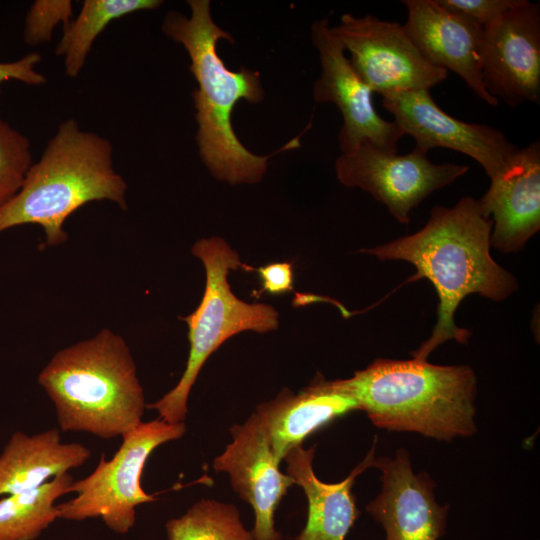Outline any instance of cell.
Masks as SVG:
<instances>
[{"mask_svg":"<svg viewBox=\"0 0 540 540\" xmlns=\"http://www.w3.org/2000/svg\"><path fill=\"white\" fill-rule=\"evenodd\" d=\"M492 225L479 200L467 196L451 208L434 206L418 232L360 250L380 261L413 264L417 274L411 280L426 278L436 289L438 320L431 336L410 353L414 359L427 360L432 351L450 339L468 342L471 332L454 321V313L466 296L478 294L498 302L517 289L514 276L490 255Z\"/></svg>","mask_w":540,"mask_h":540,"instance_id":"6da1fadb","label":"cell"},{"mask_svg":"<svg viewBox=\"0 0 540 540\" xmlns=\"http://www.w3.org/2000/svg\"><path fill=\"white\" fill-rule=\"evenodd\" d=\"M187 4L190 17L169 11L161 28L190 57V71L197 82L192 95L200 158L220 181L233 185L259 182L270 157L298 148L301 134L266 156L253 154L240 142L232 127V111L241 99L250 103L263 101L260 74L244 67L239 71L228 69L216 48L220 39L233 42L231 34L214 22L209 0H189Z\"/></svg>","mask_w":540,"mask_h":540,"instance_id":"7a4b0ae2","label":"cell"},{"mask_svg":"<svg viewBox=\"0 0 540 540\" xmlns=\"http://www.w3.org/2000/svg\"><path fill=\"white\" fill-rule=\"evenodd\" d=\"M371 422L439 441L473 435L477 378L468 365L378 358L353 377L334 380Z\"/></svg>","mask_w":540,"mask_h":540,"instance_id":"3957f363","label":"cell"},{"mask_svg":"<svg viewBox=\"0 0 540 540\" xmlns=\"http://www.w3.org/2000/svg\"><path fill=\"white\" fill-rule=\"evenodd\" d=\"M126 189L125 180L114 170L110 141L67 119L30 166L18 193L0 208V233L38 224L46 245L62 244L68 238L63 224L72 213L101 200L126 210Z\"/></svg>","mask_w":540,"mask_h":540,"instance_id":"277c9868","label":"cell"},{"mask_svg":"<svg viewBox=\"0 0 540 540\" xmlns=\"http://www.w3.org/2000/svg\"><path fill=\"white\" fill-rule=\"evenodd\" d=\"M37 381L62 432L122 436L142 422L147 406L128 345L107 328L55 353Z\"/></svg>","mask_w":540,"mask_h":540,"instance_id":"5b68a950","label":"cell"},{"mask_svg":"<svg viewBox=\"0 0 540 540\" xmlns=\"http://www.w3.org/2000/svg\"><path fill=\"white\" fill-rule=\"evenodd\" d=\"M206 272L200 305L180 319L188 326L189 355L178 383L163 397L146 407L168 423L184 422L187 402L198 374L209 358L228 338L242 331L267 333L278 327V312L264 303L249 304L234 295L227 281L230 270L243 268L239 254L219 237L202 238L192 247Z\"/></svg>","mask_w":540,"mask_h":540,"instance_id":"8992f818","label":"cell"},{"mask_svg":"<svg viewBox=\"0 0 540 540\" xmlns=\"http://www.w3.org/2000/svg\"><path fill=\"white\" fill-rule=\"evenodd\" d=\"M186 432L184 422L161 419L140 422L122 435V443L111 459L102 454L88 476L73 481L76 496L58 504L59 518L82 521L100 518L118 534H126L135 524L136 508L156 501L141 485L144 466L160 445L180 439Z\"/></svg>","mask_w":540,"mask_h":540,"instance_id":"52a82bcc","label":"cell"},{"mask_svg":"<svg viewBox=\"0 0 540 540\" xmlns=\"http://www.w3.org/2000/svg\"><path fill=\"white\" fill-rule=\"evenodd\" d=\"M469 166L431 162L427 152L416 147L398 155L363 142L335 161L338 180L358 187L384 204L400 223L408 224L410 212L432 192L464 175Z\"/></svg>","mask_w":540,"mask_h":540,"instance_id":"ba28073f","label":"cell"},{"mask_svg":"<svg viewBox=\"0 0 540 540\" xmlns=\"http://www.w3.org/2000/svg\"><path fill=\"white\" fill-rule=\"evenodd\" d=\"M332 31L372 92L430 91L447 77L448 71L429 63L397 22L346 13Z\"/></svg>","mask_w":540,"mask_h":540,"instance_id":"9c48e42d","label":"cell"},{"mask_svg":"<svg viewBox=\"0 0 540 540\" xmlns=\"http://www.w3.org/2000/svg\"><path fill=\"white\" fill-rule=\"evenodd\" d=\"M311 38L321 64V75L313 85L316 102H331L340 110L343 124L338 142L342 153L353 151L363 142L390 153L404 133L394 121L376 111L372 90L361 79L345 55V48L327 19L316 20Z\"/></svg>","mask_w":540,"mask_h":540,"instance_id":"30bf717a","label":"cell"},{"mask_svg":"<svg viewBox=\"0 0 540 540\" xmlns=\"http://www.w3.org/2000/svg\"><path fill=\"white\" fill-rule=\"evenodd\" d=\"M482 79L508 106L540 102V5L527 0L484 27Z\"/></svg>","mask_w":540,"mask_h":540,"instance_id":"8fae6325","label":"cell"},{"mask_svg":"<svg viewBox=\"0 0 540 540\" xmlns=\"http://www.w3.org/2000/svg\"><path fill=\"white\" fill-rule=\"evenodd\" d=\"M382 105L404 135L415 139L416 147L426 152L436 147L461 152L477 161L490 178L503 170L518 149L498 129L447 114L429 90L385 94Z\"/></svg>","mask_w":540,"mask_h":540,"instance_id":"7c38bea8","label":"cell"},{"mask_svg":"<svg viewBox=\"0 0 540 540\" xmlns=\"http://www.w3.org/2000/svg\"><path fill=\"white\" fill-rule=\"evenodd\" d=\"M232 441L213 461L225 472L238 496L253 509L254 540H282L275 528V512L294 480L282 473L256 413L230 428Z\"/></svg>","mask_w":540,"mask_h":540,"instance_id":"4fadbf2b","label":"cell"},{"mask_svg":"<svg viewBox=\"0 0 540 540\" xmlns=\"http://www.w3.org/2000/svg\"><path fill=\"white\" fill-rule=\"evenodd\" d=\"M382 490L367 512L385 531L384 540H438L445 534L449 505L435 499L436 484L426 472L414 474L406 449L379 457Z\"/></svg>","mask_w":540,"mask_h":540,"instance_id":"5bb4252c","label":"cell"},{"mask_svg":"<svg viewBox=\"0 0 540 540\" xmlns=\"http://www.w3.org/2000/svg\"><path fill=\"white\" fill-rule=\"evenodd\" d=\"M408 37L436 67L451 70L488 105L499 100L490 95L482 79L484 28L468 18L447 10L437 0H403Z\"/></svg>","mask_w":540,"mask_h":540,"instance_id":"9a60e30c","label":"cell"},{"mask_svg":"<svg viewBox=\"0 0 540 540\" xmlns=\"http://www.w3.org/2000/svg\"><path fill=\"white\" fill-rule=\"evenodd\" d=\"M479 200L494 228L490 244L517 252L540 229V141L518 148Z\"/></svg>","mask_w":540,"mask_h":540,"instance_id":"2e32d148","label":"cell"},{"mask_svg":"<svg viewBox=\"0 0 540 540\" xmlns=\"http://www.w3.org/2000/svg\"><path fill=\"white\" fill-rule=\"evenodd\" d=\"M354 410H359L357 402L318 373L299 393L284 388L274 399L259 404L255 413L281 462L309 435Z\"/></svg>","mask_w":540,"mask_h":540,"instance_id":"e0dca14e","label":"cell"},{"mask_svg":"<svg viewBox=\"0 0 540 540\" xmlns=\"http://www.w3.org/2000/svg\"><path fill=\"white\" fill-rule=\"evenodd\" d=\"M376 441L364 460L338 483H325L316 477L315 446L304 449L301 445L286 453V474L303 489L308 501L307 521L295 540H345L360 515L352 487L358 475L373 467Z\"/></svg>","mask_w":540,"mask_h":540,"instance_id":"ac0fdd59","label":"cell"},{"mask_svg":"<svg viewBox=\"0 0 540 540\" xmlns=\"http://www.w3.org/2000/svg\"><path fill=\"white\" fill-rule=\"evenodd\" d=\"M60 432L51 428L12 434L0 453V498L36 489L85 464L91 451L80 443L62 442Z\"/></svg>","mask_w":540,"mask_h":540,"instance_id":"d6986e66","label":"cell"},{"mask_svg":"<svg viewBox=\"0 0 540 540\" xmlns=\"http://www.w3.org/2000/svg\"><path fill=\"white\" fill-rule=\"evenodd\" d=\"M162 4L161 0H85L77 18L64 28L55 49L57 56L64 57L66 75H79L94 41L112 21Z\"/></svg>","mask_w":540,"mask_h":540,"instance_id":"ffe728a7","label":"cell"},{"mask_svg":"<svg viewBox=\"0 0 540 540\" xmlns=\"http://www.w3.org/2000/svg\"><path fill=\"white\" fill-rule=\"evenodd\" d=\"M73 477L57 476L42 486L0 498V540H34L59 518L55 502L71 494Z\"/></svg>","mask_w":540,"mask_h":540,"instance_id":"44dd1931","label":"cell"},{"mask_svg":"<svg viewBox=\"0 0 540 540\" xmlns=\"http://www.w3.org/2000/svg\"><path fill=\"white\" fill-rule=\"evenodd\" d=\"M168 540H254L232 504L213 499L195 502L182 516L166 523Z\"/></svg>","mask_w":540,"mask_h":540,"instance_id":"7402d4cb","label":"cell"},{"mask_svg":"<svg viewBox=\"0 0 540 540\" xmlns=\"http://www.w3.org/2000/svg\"><path fill=\"white\" fill-rule=\"evenodd\" d=\"M32 163L30 140L0 117V208L18 193Z\"/></svg>","mask_w":540,"mask_h":540,"instance_id":"603a6c76","label":"cell"},{"mask_svg":"<svg viewBox=\"0 0 540 540\" xmlns=\"http://www.w3.org/2000/svg\"><path fill=\"white\" fill-rule=\"evenodd\" d=\"M70 0H37L26 14L23 38L27 45L49 42L54 28L60 22L66 28L72 21Z\"/></svg>","mask_w":540,"mask_h":540,"instance_id":"cb8c5ba5","label":"cell"},{"mask_svg":"<svg viewBox=\"0 0 540 540\" xmlns=\"http://www.w3.org/2000/svg\"><path fill=\"white\" fill-rule=\"evenodd\" d=\"M437 2L447 10L460 14L484 28L499 20L520 0H437Z\"/></svg>","mask_w":540,"mask_h":540,"instance_id":"d4e9b609","label":"cell"},{"mask_svg":"<svg viewBox=\"0 0 540 540\" xmlns=\"http://www.w3.org/2000/svg\"><path fill=\"white\" fill-rule=\"evenodd\" d=\"M41 61V55L31 52L11 62H0V85L8 80H17L31 86L46 83V77L36 71L35 66Z\"/></svg>","mask_w":540,"mask_h":540,"instance_id":"484cf974","label":"cell"},{"mask_svg":"<svg viewBox=\"0 0 540 540\" xmlns=\"http://www.w3.org/2000/svg\"><path fill=\"white\" fill-rule=\"evenodd\" d=\"M245 270L256 271L259 274L262 292L282 295L293 290L294 273L290 262L271 263L259 268L247 265Z\"/></svg>","mask_w":540,"mask_h":540,"instance_id":"4316f807","label":"cell"}]
</instances>
